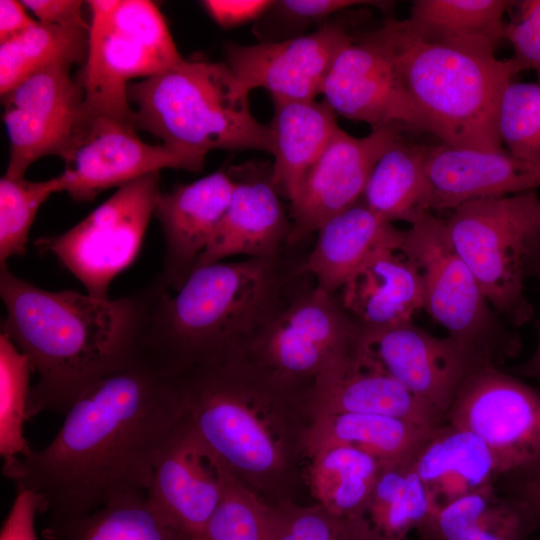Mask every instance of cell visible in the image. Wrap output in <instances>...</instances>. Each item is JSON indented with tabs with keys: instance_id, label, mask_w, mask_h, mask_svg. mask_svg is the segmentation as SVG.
<instances>
[{
	"instance_id": "cell-1",
	"label": "cell",
	"mask_w": 540,
	"mask_h": 540,
	"mask_svg": "<svg viewBox=\"0 0 540 540\" xmlns=\"http://www.w3.org/2000/svg\"><path fill=\"white\" fill-rule=\"evenodd\" d=\"M172 376L138 354L90 385L42 449L3 469L38 496L52 525L147 493L155 466L185 422Z\"/></svg>"
},
{
	"instance_id": "cell-2",
	"label": "cell",
	"mask_w": 540,
	"mask_h": 540,
	"mask_svg": "<svg viewBox=\"0 0 540 540\" xmlns=\"http://www.w3.org/2000/svg\"><path fill=\"white\" fill-rule=\"evenodd\" d=\"M0 295L7 312L1 333L38 375L29 396L31 418L42 411L65 414L90 385L139 354L154 285L117 299H99L39 288L4 265Z\"/></svg>"
},
{
	"instance_id": "cell-3",
	"label": "cell",
	"mask_w": 540,
	"mask_h": 540,
	"mask_svg": "<svg viewBox=\"0 0 540 540\" xmlns=\"http://www.w3.org/2000/svg\"><path fill=\"white\" fill-rule=\"evenodd\" d=\"M301 262L289 268L280 253L213 263L193 269L174 295L156 281L139 354L169 375L247 357L295 290Z\"/></svg>"
},
{
	"instance_id": "cell-4",
	"label": "cell",
	"mask_w": 540,
	"mask_h": 540,
	"mask_svg": "<svg viewBox=\"0 0 540 540\" xmlns=\"http://www.w3.org/2000/svg\"><path fill=\"white\" fill-rule=\"evenodd\" d=\"M375 32L394 58L423 131L453 148L505 150L498 130L501 100L523 71L513 57L424 42L394 18Z\"/></svg>"
},
{
	"instance_id": "cell-5",
	"label": "cell",
	"mask_w": 540,
	"mask_h": 540,
	"mask_svg": "<svg viewBox=\"0 0 540 540\" xmlns=\"http://www.w3.org/2000/svg\"><path fill=\"white\" fill-rule=\"evenodd\" d=\"M248 96L226 62L206 60L183 59L128 86L137 129L203 159L212 150L272 153L269 125L253 116Z\"/></svg>"
},
{
	"instance_id": "cell-6",
	"label": "cell",
	"mask_w": 540,
	"mask_h": 540,
	"mask_svg": "<svg viewBox=\"0 0 540 540\" xmlns=\"http://www.w3.org/2000/svg\"><path fill=\"white\" fill-rule=\"evenodd\" d=\"M171 376L190 426L235 474H269L282 465V441L266 413L298 382L250 357L199 364Z\"/></svg>"
},
{
	"instance_id": "cell-7",
	"label": "cell",
	"mask_w": 540,
	"mask_h": 540,
	"mask_svg": "<svg viewBox=\"0 0 540 540\" xmlns=\"http://www.w3.org/2000/svg\"><path fill=\"white\" fill-rule=\"evenodd\" d=\"M444 219L451 245L479 282L492 309L513 326L533 317L525 296L540 278V196L528 191L474 199Z\"/></svg>"
},
{
	"instance_id": "cell-8",
	"label": "cell",
	"mask_w": 540,
	"mask_h": 540,
	"mask_svg": "<svg viewBox=\"0 0 540 540\" xmlns=\"http://www.w3.org/2000/svg\"><path fill=\"white\" fill-rule=\"evenodd\" d=\"M88 51L79 81L86 106L135 123L133 78L146 79L183 60L159 8L148 0H92Z\"/></svg>"
},
{
	"instance_id": "cell-9",
	"label": "cell",
	"mask_w": 540,
	"mask_h": 540,
	"mask_svg": "<svg viewBox=\"0 0 540 540\" xmlns=\"http://www.w3.org/2000/svg\"><path fill=\"white\" fill-rule=\"evenodd\" d=\"M399 249L420 271L424 309L449 337L495 365L519 353V335L490 306L448 240L444 219L429 213L410 225Z\"/></svg>"
},
{
	"instance_id": "cell-10",
	"label": "cell",
	"mask_w": 540,
	"mask_h": 540,
	"mask_svg": "<svg viewBox=\"0 0 540 540\" xmlns=\"http://www.w3.org/2000/svg\"><path fill=\"white\" fill-rule=\"evenodd\" d=\"M160 193L159 174L134 180L69 230L37 239L35 247L53 255L86 293L108 299L111 282L139 253Z\"/></svg>"
},
{
	"instance_id": "cell-11",
	"label": "cell",
	"mask_w": 540,
	"mask_h": 540,
	"mask_svg": "<svg viewBox=\"0 0 540 540\" xmlns=\"http://www.w3.org/2000/svg\"><path fill=\"white\" fill-rule=\"evenodd\" d=\"M296 286L249 351L278 375L311 382L325 369L366 353V329L344 309L338 294Z\"/></svg>"
},
{
	"instance_id": "cell-12",
	"label": "cell",
	"mask_w": 540,
	"mask_h": 540,
	"mask_svg": "<svg viewBox=\"0 0 540 540\" xmlns=\"http://www.w3.org/2000/svg\"><path fill=\"white\" fill-rule=\"evenodd\" d=\"M135 123L86 106L61 159L65 192L78 202L162 169L199 172L205 159L141 140Z\"/></svg>"
},
{
	"instance_id": "cell-13",
	"label": "cell",
	"mask_w": 540,
	"mask_h": 540,
	"mask_svg": "<svg viewBox=\"0 0 540 540\" xmlns=\"http://www.w3.org/2000/svg\"><path fill=\"white\" fill-rule=\"evenodd\" d=\"M446 422L488 446L500 478L540 458V392L495 364L483 365L467 378Z\"/></svg>"
},
{
	"instance_id": "cell-14",
	"label": "cell",
	"mask_w": 540,
	"mask_h": 540,
	"mask_svg": "<svg viewBox=\"0 0 540 540\" xmlns=\"http://www.w3.org/2000/svg\"><path fill=\"white\" fill-rule=\"evenodd\" d=\"M70 70L65 64L41 69L1 96L10 143L5 175L23 177L38 159L63 155L85 109L83 87Z\"/></svg>"
},
{
	"instance_id": "cell-15",
	"label": "cell",
	"mask_w": 540,
	"mask_h": 540,
	"mask_svg": "<svg viewBox=\"0 0 540 540\" xmlns=\"http://www.w3.org/2000/svg\"><path fill=\"white\" fill-rule=\"evenodd\" d=\"M354 39L331 19L297 37L257 44L228 43L226 64L249 93L269 92L272 101L314 100L338 54Z\"/></svg>"
},
{
	"instance_id": "cell-16",
	"label": "cell",
	"mask_w": 540,
	"mask_h": 540,
	"mask_svg": "<svg viewBox=\"0 0 540 540\" xmlns=\"http://www.w3.org/2000/svg\"><path fill=\"white\" fill-rule=\"evenodd\" d=\"M321 94L336 114L365 122L372 129L423 131L394 58L375 31L338 54Z\"/></svg>"
},
{
	"instance_id": "cell-17",
	"label": "cell",
	"mask_w": 540,
	"mask_h": 540,
	"mask_svg": "<svg viewBox=\"0 0 540 540\" xmlns=\"http://www.w3.org/2000/svg\"><path fill=\"white\" fill-rule=\"evenodd\" d=\"M396 127H381L360 138L339 128L307 172L290 203L288 245L305 239L333 216L361 200L380 156L399 138Z\"/></svg>"
},
{
	"instance_id": "cell-18",
	"label": "cell",
	"mask_w": 540,
	"mask_h": 540,
	"mask_svg": "<svg viewBox=\"0 0 540 540\" xmlns=\"http://www.w3.org/2000/svg\"><path fill=\"white\" fill-rule=\"evenodd\" d=\"M366 348L383 370L445 420L467 378L479 367L491 363L455 339L433 336L412 321L383 329H366Z\"/></svg>"
},
{
	"instance_id": "cell-19",
	"label": "cell",
	"mask_w": 540,
	"mask_h": 540,
	"mask_svg": "<svg viewBox=\"0 0 540 540\" xmlns=\"http://www.w3.org/2000/svg\"><path fill=\"white\" fill-rule=\"evenodd\" d=\"M234 188L229 206L194 268L235 256L274 257L288 245L290 218L271 178V165L245 162L230 166Z\"/></svg>"
},
{
	"instance_id": "cell-20",
	"label": "cell",
	"mask_w": 540,
	"mask_h": 540,
	"mask_svg": "<svg viewBox=\"0 0 540 540\" xmlns=\"http://www.w3.org/2000/svg\"><path fill=\"white\" fill-rule=\"evenodd\" d=\"M228 468L186 418L155 466L147 497L194 540H202Z\"/></svg>"
},
{
	"instance_id": "cell-21",
	"label": "cell",
	"mask_w": 540,
	"mask_h": 540,
	"mask_svg": "<svg viewBox=\"0 0 540 540\" xmlns=\"http://www.w3.org/2000/svg\"><path fill=\"white\" fill-rule=\"evenodd\" d=\"M234 188L228 171L218 170L158 196L154 214L165 242L163 269L156 280L177 291L209 244Z\"/></svg>"
},
{
	"instance_id": "cell-22",
	"label": "cell",
	"mask_w": 540,
	"mask_h": 540,
	"mask_svg": "<svg viewBox=\"0 0 540 540\" xmlns=\"http://www.w3.org/2000/svg\"><path fill=\"white\" fill-rule=\"evenodd\" d=\"M310 404L316 413H361L402 419L434 429L445 418L383 370L369 355L335 364L311 382Z\"/></svg>"
},
{
	"instance_id": "cell-23",
	"label": "cell",
	"mask_w": 540,
	"mask_h": 540,
	"mask_svg": "<svg viewBox=\"0 0 540 540\" xmlns=\"http://www.w3.org/2000/svg\"><path fill=\"white\" fill-rule=\"evenodd\" d=\"M426 167L432 210L540 188V160L520 158L506 149L486 152L439 144L431 146Z\"/></svg>"
},
{
	"instance_id": "cell-24",
	"label": "cell",
	"mask_w": 540,
	"mask_h": 540,
	"mask_svg": "<svg viewBox=\"0 0 540 540\" xmlns=\"http://www.w3.org/2000/svg\"><path fill=\"white\" fill-rule=\"evenodd\" d=\"M344 309L367 330L412 321L424 309V285L416 265L397 247L369 255L338 292Z\"/></svg>"
},
{
	"instance_id": "cell-25",
	"label": "cell",
	"mask_w": 540,
	"mask_h": 540,
	"mask_svg": "<svg viewBox=\"0 0 540 540\" xmlns=\"http://www.w3.org/2000/svg\"><path fill=\"white\" fill-rule=\"evenodd\" d=\"M405 231L376 215L361 201L327 220L300 264L320 290L338 294L352 273L381 247L400 248Z\"/></svg>"
},
{
	"instance_id": "cell-26",
	"label": "cell",
	"mask_w": 540,
	"mask_h": 540,
	"mask_svg": "<svg viewBox=\"0 0 540 540\" xmlns=\"http://www.w3.org/2000/svg\"><path fill=\"white\" fill-rule=\"evenodd\" d=\"M412 462L438 507L500 478L488 446L474 433L446 421L429 433Z\"/></svg>"
},
{
	"instance_id": "cell-27",
	"label": "cell",
	"mask_w": 540,
	"mask_h": 540,
	"mask_svg": "<svg viewBox=\"0 0 540 540\" xmlns=\"http://www.w3.org/2000/svg\"><path fill=\"white\" fill-rule=\"evenodd\" d=\"M272 182L281 197L296 198L309 169L340 128L336 113L324 101H273Z\"/></svg>"
},
{
	"instance_id": "cell-28",
	"label": "cell",
	"mask_w": 540,
	"mask_h": 540,
	"mask_svg": "<svg viewBox=\"0 0 540 540\" xmlns=\"http://www.w3.org/2000/svg\"><path fill=\"white\" fill-rule=\"evenodd\" d=\"M537 530L529 508L495 484L439 506L416 529L421 540H531Z\"/></svg>"
},
{
	"instance_id": "cell-29",
	"label": "cell",
	"mask_w": 540,
	"mask_h": 540,
	"mask_svg": "<svg viewBox=\"0 0 540 540\" xmlns=\"http://www.w3.org/2000/svg\"><path fill=\"white\" fill-rule=\"evenodd\" d=\"M509 0H415L406 29L416 38L456 49L495 54L504 41Z\"/></svg>"
},
{
	"instance_id": "cell-30",
	"label": "cell",
	"mask_w": 540,
	"mask_h": 540,
	"mask_svg": "<svg viewBox=\"0 0 540 540\" xmlns=\"http://www.w3.org/2000/svg\"><path fill=\"white\" fill-rule=\"evenodd\" d=\"M431 146L394 142L378 159L361 202L384 220H421L432 211L433 195L427 174Z\"/></svg>"
},
{
	"instance_id": "cell-31",
	"label": "cell",
	"mask_w": 540,
	"mask_h": 540,
	"mask_svg": "<svg viewBox=\"0 0 540 540\" xmlns=\"http://www.w3.org/2000/svg\"><path fill=\"white\" fill-rule=\"evenodd\" d=\"M433 429L375 414H319L309 428L306 447L344 445L359 449L388 464L414 455Z\"/></svg>"
},
{
	"instance_id": "cell-32",
	"label": "cell",
	"mask_w": 540,
	"mask_h": 540,
	"mask_svg": "<svg viewBox=\"0 0 540 540\" xmlns=\"http://www.w3.org/2000/svg\"><path fill=\"white\" fill-rule=\"evenodd\" d=\"M309 455V486L318 505L338 518L367 521L366 509L380 461L344 445L322 447Z\"/></svg>"
},
{
	"instance_id": "cell-33",
	"label": "cell",
	"mask_w": 540,
	"mask_h": 540,
	"mask_svg": "<svg viewBox=\"0 0 540 540\" xmlns=\"http://www.w3.org/2000/svg\"><path fill=\"white\" fill-rule=\"evenodd\" d=\"M47 532L57 540H194L159 511L147 493L115 499Z\"/></svg>"
},
{
	"instance_id": "cell-34",
	"label": "cell",
	"mask_w": 540,
	"mask_h": 540,
	"mask_svg": "<svg viewBox=\"0 0 540 540\" xmlns=\"http://www.w3.org/2000/svg\"><path fill=\"white\" fill-rule=\"evenodd\" d=\"M413 456L381 465L366 520L376 540H408L438 504L413 467Z\"/></svg>"
},
{
	"instance_id": "cell-35",
	"label": "cell",
	"mask_w": 540,
	"mask_h": 540,
	"mask_svg": "<svg viewBox=\"0 0 540 540\" xmlns=\"http://www.w3.org/2000/svg\"><path fill=\"white\" fill-rule=\"evenodd\" d=\"M88 40L89 28L37 22L21 35L0 43L1 96L41 69L85 61Z\"/></svg>"
},
{
	"instance_id": "cell-36",
	"label": "cell",
	"mask_w": 540,
	"mask_h": 540,
	"mask_svg": "<svg viewBox=\"0 0 540 540\" xmlns=\"http://www.w3.org/2000/svg\"><path fill=\"white\" fill-rule=\"evenodd\" d=\"M32 367L26 355L4 333L0 334V454L3 469L27 455L32 448L24 437L29 419V385Z\"/></svg>"
},
{
	"instance_id": "cell-37",
	"label": "cell",
	"mask_w": 540,
	"mask_h": 540,
	"mask_svg": "<svg viewBox=\"0 0 540 540\" xmlns=\"http://www.w3.org/2000/svg\"><path fill=\"white\" fill-rule=\"evenodd\" d=\"M61 173L43 181L4 175L0 179V266L14 256H23L30 228L39 208L54 193L65 191Z\"/></svg>"
},
{
	"instance_id": "cell-38",
	"label": "cell",
	"mask_w": 540,
	"mask_h": 540,
	"mask_svg": "<svg viewBox=\"0 0 540 540\" xmlns=\"http://www.w3.org/2000/svg\"><path fill=\"white\" fill-rule=\"evenodd\" d=\"M272 509L244 487L228 468L222 497L202 540H271Z\"/></svg>"
},
{
	"instance_id": "cell-39",
	"label": "cell",
	"mask_w": 540,
	"mask_h": 540,
	"mask_svg": "<svg viewBox=\"0 0 540 540\" xmlns=\"http://www.w3.org/2000/svg\"><path fill=\"white\" fill-rule=\"evenodd\" d=\"M503 147L514 156L540 160V84L511 82L504 91L498 119Z\"/></svg>"
},
{
	"instance_id": "cell-40",
	"label": "cell",
	"mask_w": 540,
	"mask_h": 540,
	"mask_svg": "<svg viewBox=\"0 0 540 540\" xmlns=\"http://www.w3.org/2000/svg\"><path fill=\"white\" fill-rule=\"evenodd\" d=\"M271 540H376L367 521H351L320 505L272 509Z\"/></svg>"
},
{
	"instance_id": "cell-41",
	"label": "cell",
	"mask_w": 540,
	"mask_h": 540,
	"mask_svg": "<svg viewBox=\"0 0 540 540\" xmlns=\"http://www.w3.org/2000/svg\"><path fill=\"white\" fill-rule=\"evenodd\" d=\"M372 5L380 8L389 2L364 0H278L257 21L255 32L261 42L280 41L303 35L306 28L320 27L331 16L347 8Z\"/></svg>"
},
{
	"instance_id": "cell-42",
	"label": "cell",
	"mask_w": 540,
	"mask_h": 540,
	"mask_svg": "<svg viewBox=\"0 0 540 540\" xmlns=\"http://www.w3.org/2000/svg\"><path fill=\"white\" fill-rule=\"evenodd\" d=\"M504 27V40L522 70H533L540 84V0L512 1Z\"/></svg>"
},
{
	"instance_id": "cell-43",
	"label": "cell",
	"mask_w": 540,
	"mask_h": 540,
	"mask_svg": "<svg viewBox=\"0 0 540 540\" xmlns=\"http://www.w3.org/2000/svg\"><path fill=\"white\" fill-rule=\"evenodd\" d=\"M272 0H204L206 13L220 27L230 29L258 21L272 6Z\"/></svg>"
},
{
	"instance_id": "cell-44",
	"label": "cell",
	"mask_w": 540,
	"mask_h": 540,
	"mask_svg": "<svg viewBox=\"0 0 540 540\" xmlns=\"http://www.w3.org/2000/svg\"><path fill=\"white\" fill-rule=\"evenodd\" d=\"M38 512H41L38 496L30 490L17 489L3 522L0 540H37L35 516Z\"/></svg>"
},
{
	"instance_id": "cell-45",
	"label": "cell",
	"mask_w": 540,
	"mask_h": 540,
	"mask_svg": "<svg viewBox=\"0 0 540 540\" xmlns=\"http://www.w3.org/2000/svg\"><path fill=\"white\" fill-rule=\"evenodd\" d=\"M21 3L30 10L37 21L46 25L89 28L83 18L80 0H23Z\"/></svg>"
},
{
	"instance_id": "cell-46",
	"label": "cell",
	"mask_w": 540,
	"mask_h": 540,
	"mask_svg": "<svg viewBox=\"0 0 540 540\" xmlns=\"http://www.w3.org/2000/svg\"><path fill=\"white\" fill-rule=\"evenodd\" d=\"M501 478L505 479L506 494L522 501L531 511L539 533L531 540H540V458L531 465Z\"/></svg>"
},
{
	"instance_id": "cell-47",
	"label": "cell",
	"mask_w": 540,
	"mask_h": 540,
	"mask_svg": "<svg viewBox=\"0 0 540 540\" xmlns=\"http://www.w3.org/2000/svg\"><path fill=\"white\" fill-rule=\"evenodd\" d=\"M37 22L28 15L21 1H0V43L21 35Z\"/></svg>"
},
{
	"instance_id": "cell-48",
	"label": "cell",
	"mask_w": 540,
	"mask_h": 540,
	"mask_svg": "<svg viewBox=\"0 0 540 540\" xmlns=\"http://www.w3.org/2000/svg\"><path fill=\"white\" fill-rule=\"evenodd\" d=\"M516 373L540 382V322L538 327L537 344L532 355L516 368Z\"/></svg>"
}]
</instances>
